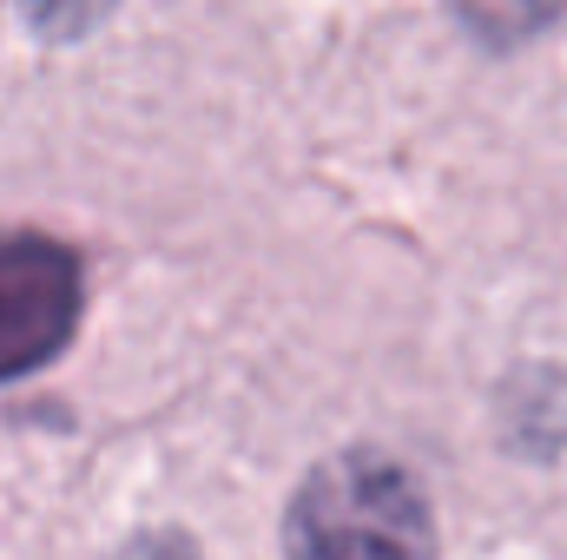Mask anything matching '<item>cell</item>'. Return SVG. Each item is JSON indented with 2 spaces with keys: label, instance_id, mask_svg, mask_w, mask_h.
Segmentation results:
<instances>
[{
  "label": "cell",
  "instance_id": "obj_1",
  "mask_svg": "<svg viewBox=\"0 0 567 560\" xmlns=\"http://www.w3.org/2000/svg\"><path fill=\"white\" fill-rule=\"evenodd\" d=\"M284 548L290 560H435V515L403 462L350 448L303 475Z\"/></svg>",
  "mask_w": 567,
  "mask_h": 560
},
{
  "label": "cell",
  "instance_id": "obj_4",
  "mask_svg": "<svg viewBox=\"0 0 567 560\" xmlns=\"http://www.w3.org/2000/svg\"><path fill=\"white\" fill-rule=\"evenodd\" d=\"M106 13H113V0H27V20L53 40H73L86 27H100Z\"/></svg>",
  "mask_w": 567,
  "mask_h": 560
},
{
  "label": "cell",
  "instance_id": "obj_3",
  "mask_svg": "<svg viewBox=\"0 0 567 560\" xmlns=\"http://www.w3.org/2000/svg\"><path fill=\"white\" fill-rule=\"evenodd\" d=\"M449 7H455V20L482 46H522L542 27H555V13H561L567 0H449Z\"/></svg>",
  "mask_w": 567,
  "mask_h": 560
},
{
  "label": "cell",
  "instance_id": "obj_2",
  "mask_svg": "<svg viewBox=\"0 0 567 560\" xmlns=\"http://www.w3.org/2000/svg\"><path fill=\"white\" fill-rule=\"evenodd\" d=\"M80 323V265L53 238H0V383L60 356Z\"/></svg>",
  "mask_w": 567,
  "mask_h": 560
}]
</instances>
